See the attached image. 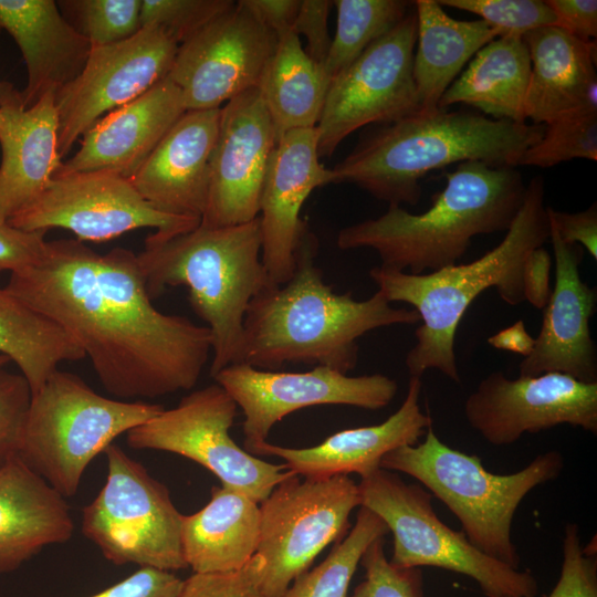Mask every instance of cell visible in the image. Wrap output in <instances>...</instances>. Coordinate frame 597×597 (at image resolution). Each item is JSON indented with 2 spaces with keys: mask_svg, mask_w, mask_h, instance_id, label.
<instances>
[{
  "mask_svg": "<svg viewBox=\"0 0 597 597\" xmlns=\"http://www.w3.org/2000/svg\"><path fill=\"white\" fill-rule=\"evenodd\" d=\"M9 362L10 360L8 357L0 355V367H4V365H7Z\"/></svg>",
  "mask_w": 597,
  "mask_h": 597,
  "instance_id": "52",
  "label": "cell"
},
{
  "mask_svg": "<svg viewBox=\"0 0 597 597\" xmlns=\"http://www.w3.org/2000/svg\"><path fill=\"white\" fill-rule=\"evenodd\" d=\"M259 504L262 588L281 597L327 545L345 536L360 496L348 475L301 480L293 473Z\"/></svg>",
  "mask_w": 597,
  "mask_h": 597,
  "instance_id": "12",
  "label": "cell"
},
{
  "mask_svg": "<svg viewBox=\"0 0 597 597\" xmlns=\"http://www.w3.org/2000/svg\"><path fill=\"white\" fill-rule=\"evenodd\" d=\"M275 35L293 30L301 0H243Z\"/></svg>",
  "mask_w": 597,
  "mask_h": 597,
  "instance_id": "50",
  "label": "cell"
},
{
  "mask_svg": "<svg viewBox=\"0 0 597 597\" xmlns=\"http://www.w3.org/2000/svg\"><path fill=\"white\" fill-rule=\"evenodd\" d=\"M317 154L315 128L294 129L276 142L266 168L259 209L261 258L274 285L294 273L296 252L308 224L301 209L311 192L334 184Z\"/></svg>",
  "mask_w": 597,
  "mask_h": 597,
  "instance_id": "20",
  "label": "cell"
},
{
  "mask_svg": "<svg viewBox=\"0 0 597 597\" xmlns=\"http://www.w3.org/2000/svg\"><path fill=\"white\" fill-rule=\"evenodd\" d=\"M336 32L323 69L332 81L412 9L404 0H335Z\"/></svg>",
  "mask_w": 597,
  "mask_h": 597,
  "instance_id": "34",
  "label": "cell"
},
{
  "mask_svg": "<svg viewBox=\"0 0 597 597\" xmlns=\"http://www.w3.org/2000/svg\"><path fill=\"white\" fill-rule=\"evenodd\" d=\"M549 240L555 256L554 287L533 350L519 365L520 376L562 373L597 383V352L589 328L597 295L579 274L583 248L564 243L551 223Z\"/></svg>",
  "mask_w": 597,
  "mask_h": 597,
  "instance_id": "21",
  "label": "cell"
},
{
  "mask_svg": "<svg viewBox=\"0 0 597 597\" xmlns=\"http://www.w3.org/2000/svg\"><path fill=\"white\" fill-rule=\"evenodd\" d=\"M263 558L255 554L242 568L197 574L184 579L178 597H268L262 588Z\"/></svg>",
  "mask_w": 597,
  "mask_h": 597,
  "instance_id": "41",
  "label": "cell"
},
{
  "mask_svg": "<svg viewBox=\"0 0 597 597\" xmlns=\"http://www.w3.org/2000/svg\"><path fill=\"white\" fill-rule=\"evenodd\" d=\"M137 260L151 300L168 287H187L191 308L211 333V377L242 363L249 304L274 285L261 258L259 217L227 227L200 223L165 238L151 234Z\"/></svg>",
  "mask_w": 597,
  "mask_h": 597,
  "instance_id": "6",
  "label": "cell"
},
{
  "mask_svg": "<svg viewBox=\"0 0 597 597\" xmlns=\"http://www.w3.org/2000/svg\"><path fill=\"white\" fill-rule=\"evenodd\" d=\"M31 397L23 375L0 367V468L18 455Z\"/></svg>",
  "mask_w": 597,
  "mask_h": 597,
  "instance_id": "42",
  "label": "cell"
},
{
  "mask_svg": "<svg viewBox=\"0 0 597 597\" xmlns=\"http://www.w3.org/2000/svg\"><path fill=\"white\" fill-rule=\"evenodd\" d=\"M333 7V1L328 0H301L293 24V31L306 39L305 51L310 57L321 65L332 43L327 20Z\"/></svg>",
  "mask_w": 597,
  "mask_h": 597,
  "instance_id": "46",
  "label": "cell"
},
{
  "mask_svg": "<svg viewBox=\"0 0 597 597\" xmlns=\"http://www.w3.org/2000/svg\"><path fill=\"white\" fill-rule=\"evenodd\" d=\"M275 44V33L240 0L178 46L167 76L187 111L220 108L259 87Z\"/></svg>",
  "mask_w": 597,
  "mask_h": 597,
  "instance_id": "17",
  "label": "cell"
},
{
  "mask_svg": "<svg viewBox=\"0 0 597 597\" xmlns=\"http://www.w3.org/2000/svg\"><path fill=\"white\" fill-rule=\"evenodd\" d=\"M44 231H24L0 221V272L10 273L34 265L44 254Z\"/></svg>",
  "mask_w": 597,
  "mask_h": 597,
  "instance_id": "44",
  "label": "cell"
},
{
  "mask_svg": "<svg viewBox=\"0 0 597 597\" xmlns=\"http://www.w3.org/2000/svg\"><path fill=\"white\" fill-rule=\"evenodd\" d=\"M73 531L65 498L42 476L18 455L0 468V575L66 543Z\"/></svg>",
  "mask_w": 597,
  "mask_h": 597,
  "instance_id": "28",
  "label": "cell"
},
{
  "mask_svg": "<svg viewBox=\"0 0 597 597\" xmlns=\"http://www.w3.org/2000/svg\"><path fill=\"white\" fill-rule=\"evenodd\" d=\"M4 289L71 335L113 398L190 390L211 359L209 328L157 310L128 249L101 254L77 239L48 241Z\"/></svg>",
  "mask_w": 597,
  "mask_h": 597,
  "instance_id": "1",
  "label": "cell"
},
{
  "mask_svg": "<svg viewBox=\"0 0 597 597\" xmlns=\"http://www.w3.org/2000/svg\"><path fill=\"white\" fill-rule=\"evenodd\" d=\"M2 30L13 38L27 66L28 81L21 91L25 107L75 80L92 49L53 0H0Z\"/></svg>",
  "mask_w": 597,
  "mask_h": 597,
  "instance_id": "26",
  "label": "cell"
},
{
  "mask_svg": "<svg viewBox=\"0 0 597 597\" xmlns=\"http://www.w3.org/2000/svg\"><path fill=\"white\" fill-rule=\"evenodd\" d=\"M60 3L76 15L77 30L92 48L125 41L142 29V0H73Z\"/></svg>",
  "mask_w": 597,
  "mask_h": 597,
  "instance_id": "37",
  "label": "cell"
},
{
  "mask_svg": "<svg viewBox=\"0 0 597 597\" xmlns=\"http://www.w3.org/2000/svg\"><path fill=\"white\" fill-rule=\"evenodd\" d=\"M544 125L494 119L469 111L418 112L380 125L332 168L334 184L349 182L388 205L415 206L420 180L452 164L519 166Z\"/></svg>",
  "mask_w": 597,
  "mask_h": 597,
  "instance_id": "4",
  "label": "cell"
},
{
  "mask_svg": "<svg viewBox=\"0 0 597 597\" xmlns=\"http://www.w3.org/2000/svg\"><path fill=\"white\" fill-rule=\"evenodd\" d=\"M413 7L417 40L412 75L420 112L429 113L438 108L465 64L500 33L483 20L451 18L436 0H417Z\"/></svg>",
  "mask_w": 597,
  "mask_h": 597,
  "instance_id": "30",
  "label": "cell"
},
{
  "mask_svg": "<svg viewBox=\"0 0 597 597\" xmlns=\"http://www.w3.org/2000/svg\"><path fill=\"white\" fill-rule=\"evenodd\" d=\"M525 188L514 167L464 161L446 175V187L425 212L389 205L381 216L341 229L336 243L341 250L373 249L383 268L411 274L438 271L457 264L474 237L506 231Z\"/></svg>",
  "mask_w": 597,
  "mask_h": 597,
  "instance_id": "5",
  "label": "cell"
},
{
  "mask_svg": "<svg viewBox=\"0 0 597 597\" xmlns=\"http://www.w3.org/2000/svg\"><path fill=\"white\" fill-rule=\"evenodd\" d=\"M531 59L525 119L546 125L578 111L597 112L596 40L543 27L523 35Z\"/></svg>",
  "mask_w": 597,
  "mask_h": 597,
  "instance_id": "27",
  "label": "cell"
},
{
  "mask_svg": "<svg viewBox=\"0 0 597 597\" xmlns=\"http://www.w3.org/2000/svg\"><path fill=\"white\" fill-rule=\"evenodd\" d=\"M423 437L422 442L387 453L380 468L413 478L453 513L475 548L519 568L521 557L512 538L514 515L532 490L559 476L565 464L562 453L549 450L514 473L495 474L478 455L443 443L432 427Z\"/></svg>",
  "mask_w": 597,
  "mask_h": 597,
  "instance_id": "7",
  "label": "cell"
},
{
  "mask_svg": "<svg viewBox=\"0 0 597 597\" xmlns=\"http://www.w3.org/2000/svg\"><path fill=\"white\" fill-rule=\"evenodd\" d=\"M275 144L274 127L258 88L233 97L220 108L210 157L208 199L200 223L227 227L258 218Z\"/></svg>",
  "mask_w": 597,
  "mask_h": 597,
  "instance_id": "19",
  "label": "cell"
},
{
  "mask_svg": "<svg viewBox=\"0 0 597 597\" xmlns=\"http://www.w3.org/2000/svg\"><path fill=\"white\" fill-rule=\"evenodd\" d=\"M547 597H597L596 555L583 549L576 523L565 525L561 574Z\"/></svg>",
  "mask_w": 597,
  "mask_h": 597,
  "instance_id": "43",
  "label": "cell"
},
{
  "mask_svg": "<svg viewBox=\"0 0 597 597\" xmlns=\"http://www.w3.org/2000/svg\"><path fill=\"white\" fill-rule=\"evenodd\" d=\"M163 409L143 400L105 397L80 376L57 369L32 394L18 457L70 498L100 453Z\"/></svg>",
  "mask_w": 597,
  "mask_h": 597,
  "instance_id": "8",
  "label": "cell"
},
{
  "mask_svg": "<svg viewBox=\"0 0 597 597\" xmlns=\"http://www.w3.org/2000/svg\"><path fill=\"white\" fill-rule=\"evenodd\" d=\"M104 486L83 509L81 530L111 563L175 572L187 568L182 516L165 484L121 447L105 450Z\"/></svg>",
  "mask_w": 597,
  "mask_h": 597,
  "instance_id": "10",
  "label": "cell"
},
{
  "mask_svg": "<svg viewBox=\"0 0 597 597\" xmlns=\"http://www.w3.org/2000/svg\"><path fill=\"white\" fill-rule=\"evenodd\" d=\"M178 46L148 25L125 41L92 48L80 75L55 93L60 156L105 115L165 78Z\"/></svg>",
  "mask_w": 597,
  "mask_h": 597,
  "instance_id": "16",
  "label": "cell"
},
{
  "mask_svg": "<svg viewBox=\"0 0 597 597\" xmlns=\"http://www.w3.org/2000/svg\"><path fill=\"white\" fill-rule=\"evenodd\" d=\"M199 219L156 210L128 178L108 172L56 175L45 190L8 222L24 231L60 228L80 241H107L128 231L153 228L158 237L190 231Z\"/></svg>",
  "mask_w": 597,
  "mask_h": 597,
  "instance_id": "14",
  "label": "cell"
},
{
  "mask_svg": "<svg viewBox=\"0 0 597 597\" xmlns=\"http://www.w3.org/2000/svg\"><path fill=\"white\" fill-rule=\"evenodd\" d=\"M317 248L308 230L291 279L265 289L249 304L242 363L268 370L306 364L347 374L357 365L359 337L379 327L420 323L415 310L394 307L378 291L363 301L334 292L315 263Z\"/></svg>",
  "mask_w": 597,
  "mask_h": 597,
  "instance_id": "2",
  "label": "cell"
},
{
  "mask_svg": "<svg viewBox=\"0 0 597 597\" xmlns=\"http://www.w3.org/2000/svg\"><path fill=\"white\" fill-rule=\"evenodd\" d=\"M415 7L331 81L317 134L318 157H329L355 130L420 112L412 75Z\"/></svg>",
  "mask_w": 597,
  "mask_h": 597,
  "instance_id": "13",
  "label": "cell"
},
{
  "mask_svg": "<svg viewBox=\"0 0 597 597\" xmlns=\"http://www.w3.org/2000/svg\"><path fill=\"white\" fill-rule=\"evenodd\" d=\"M531 59L523 35L504 34L484 45L442 95L439 106L463 103L494 119L525 123Z\"/></svg>",
  "mask_w": 597,
  "mask_h": 597,
  "instance_id": "31",
  "label": "cell"
},
{
  "mask_svg": "<svg viewBox=\"0 0 597 597\" xmlns=\"http://www.w3.org/2000/svg\"><path fill=\"white\" fill-rule=\"evenodd\" d=\"M238 406L217 383L191 391L170 409L126 432L133 449L158 450L192 460L213 473L221 485L261 503L294 472L240 448L230 436Z\"/></svg>",
  "mask_w": 597,
  "mask_h": 597,
  "instance_id": "11",
  "label": "cell"
},
{
  "mask_svg": "<svg viewBox=\"0 0 597 597\" xmlns=\"http://www.w3.org/2000/svg\"><path fill=\"white\" fill-rule=\"evenodd\" d=\"M552 259L543 248L534 249L526 258L523 272V295L535 308H544L552 289L549 285Z\"/></svg>",
  "mask_w": 597,
  "mask_h": 597,
  "instance_id": "49",
  "label": "cell"
},
{
  "mask_svg": "<svg viewBox=\"0 0 597 597\" xmlns=\"http://www.w3.org/2000/svg\"><path fill=\"white\" fill-rule=\"evenodd\" d=\"M331 81L300 36L287 30L276 44L258 87L277 139L294 129L315 128Z\"/></svg>",
  "mask_w": 597,
  "mask_h": 597,
  "instance_id": "32",
  "label": "cell"
},
{
  "mask_svg": "<svg viewBox=\"0 0 597 597\" xmlns=\"http://www.w3.org/2000/svg\"><path fill=\"white\" fill-rule=\"evenodd\" d=\"M577 158L597 160V112L578 111L544 125L520 165L548 168Z\"/></svg>",
  "mask_w": 597,
  "mask_h": 597,
  "instance_id": "36",
  "label": "cell"
},
{
  "mask_svg": "<svg viewBox=\"0 0 597 597\" xmlns=\"http://www.w3.org/2000/svg\"><path fill=\"white\" fill-rule=\"evenodd\" d=\"M260 505L245 494L213 486L208 503L182 516L181 545L188 567L197 574L242 568L260 542Z\"/></svg>",
  "mask_w": 597,
  "mask_h": 597,
  "instance_id": "29",
  "label": "cell"
},
{
  "mask_svg": "<svg viewBox=\"0 0 597 597\" xmlns=\"http://www.w3.org/2000/svg\"><path fill=\"white\" fill-rule=\"evenodd\" d=\"M549 223L559 239L570 245H579L597 260V207L594 202L584 211L569 213L546 207Z\"/></svg>",
  "mask_w": 597,
  "mask_h": 597,
  "instance_id": "47",
  "label": "cell"
},
{
  "mask_svg": "<svg viewBox=\"0 0 597 597\" xmlns=\"http://www.w3.org/2000/svg\"><path fill=\"white\" fill-rule=\"evenodd\" d=\"M486 342L496 349L515 353L526 357L533 350L535 338L528 334L524 322L520 320L511 326L491 335Z\"/></svg>",
  "mask_w": 597,
  "mask_h": 597,
  "instance_id": "51",
  "label": "cell"
},
{
  "mask_svg": "<svg viewBox=\"0 0 597 597\" xmlns=\"http://www.w3.org/2000/svg\"><path fill=\"white\" fill-rule=\"evenodd\" d=\"M0 355L18 366L32 394L60 364L85 358L67 332L4 287H0Z\"/></svg>",
  "mask_w": 597,
  "mask_h": 597,
  "instance_id": "33",
  "label": "cell"
},
{
  "mask_svg": "<svg viewBox=\"0 0 597 597\" xmlns=\"http://www.w3.org/2000/svg\"><path fill=\"white\" fill-rule=\"evenodd\" d=\"M421 378L410 377L407 394L397 411L385 421L337 431L310 448H286L264 442L255 455L284 460L300 476L326 479L356 473L366 478L380 468L390 451L416 444L432 427L430 416L420 408Z\"/></svg>",
  "mask_w": 597,
  "mask_h": 597,
  "instance_id": "25",
  "label": "cell"
},
{
  "mask_svg": "<svg viewBox=\"0 0 597 597\" xmlns=\"http://www.w3.org/2000/svg\"><path fill=\"white\" fill-rule=\"evenodd\" d=\"M360 505L379 516L392 534L390 563L401 568L437 567L473 579L486 597H535L538 583L530 570L513 568L475 548L462 531L444 524L432 495L379 468L358 484Z\"/></svg>",
  "mask_w": 597,
  "mask_h": 597,
  "instance_id": "9",
  "label": "cell"
},
{
  "mask_svg": "<svg viewBox=\"0 0 597 597\" xmlns=\"http://www.w3.org/2000/svg\"><path fill=\"white\" fill-rule=\"evenodd\" d=\"M232 0H142L140 23L155 27L178 45L229 10Z\"/></svg>",
  "mask_w": 597,
  "mask_h": 597,
  "instance_id": "38",
  "label": "cell"
},
{
  "mask_svg": "<svg viewBox=\"0 0 597 597\" xmlns=\"http://www.w3.org/2000/svg\"><path fill=\"white\" fill-rule=\"evenodd\" d=\"M549 239L544 206V180L534 177L502 241L479 259L438 271L411 274L383 266L369 271L378 292L389 302L411 305L420 316L416 343L405 364L410 377L437 369L454 383L460 374L454 337L470 304L485 290L495 287L500 297L516 306L524 301L522 272L527 255Z\"/></svg>",
  "mask_w": 597,
  "mask_h": 597,
  "instance_id": "3",
  "label": "cell"
},
{
  "mask_svg": "<svg viewBox=\"0 0 597 597\" xmlns=\"http://www.w3.org/2000/svg\"><path fill=\"white\" fill-rule=\"evenodd\" d=\"M464 416L472 429L496 447L559 425L596 434L597 383L562 373L510 379L493 371L465 399Z\"/></svg>",
  "mask_w": 597,
  "mask_h": 597,
  "instance_id": "18",
  "label": "cell"
},
{
  "mask_svg": "<svg viewBox=\"0 0 597 597\" xmlns=\"http://www.w3.org/2000/svg\"><path fill=\"white\" fill-rule=\"evenodd\" d=\"M442 7L464 10L481 17L501 35L517 34L555 25V14L541 0H438Z\"/></svg>",
  "mask_w": 597,
  "mask_h": 597,
  "instance_id": "39",
  "label": "cell"
},
{
  "mask_svg": "<svg viewBox=\"0 0 597 597\" xmlns=\"http://www.w3.org/2000/svg\"><path fill=\"white\" fill-rule=\"evenodd\" d=\"M220 108L186 111L129 179L156 210L201 220Z\"/></svg>",
  "mask_w": 597,
  "mask_h": 597,
  "instance_id": "22",
  "label": "cell"
},
{
  "mask_svg": "<svg viewBox=\"0 0 597 597\" xmlns=\"http://www.w3.org/2000/svg\"><path fill=\"white\" fill-rule=\"evenodd\" d=\"M558 27L582 41H595L597 36L596 0H547Z\"/></svg>",
  "mask_w": 597,
  "mask_h": 597,
  "instance_id": "48",
  "label": "cell"
},
{
  "mask_svg": "<svg viewBox=\"0 0 597 597\" xmlns=\"http://www.w3.org/2000/svg\"><path fill=\"white\" fill-rule=\"evenodd\" d=\"M384 538L374 541L364 552L359 565L365 569V578L352 597H425L421 569L392 565L386 557Z\"/></svg>",
  "mask_w": 597,
  "mask_h": 597,
  "instance_id": "40",
  "label": "cell"
},
{
  "mask_svg": "<svg viewBox=\"0 0 597 597\" xmlns=\"http://www.w3.org/2000/svg\"><path fill=\"white\" fill-rule=\"evenodd\" d=\"M212 378L242 410L244 450L253 455L275 423L296 410L322 405L377 410L388 406L398 391L397 383L386 375L348 376L325 366L292 373L238 363Z\"/></svg>",
  "mask_w": 597,
  "mask_h": 597,
  "instance_id": "15",
  "label": "cell"
},
{
  "mask_svg": "<svg viewBox=\"0 0 597 597\" xmlns=\"http://www.w3.org/2000/svg\"><path fill=\"white\" fill-rule=\"evenodd\" d=\"M388 532L379 516L359 506L349 533L332 548L324 561L298 576L281 597H347L364 552Z\"/></svg>",
  "mask_w": 597,
  "mask_h": 597,
  "instance_id": "35",
  "label": "cell"
},
{
  "mask_svg": "<svg viewBox=\"0 0 597 597\" xmlns=\"http://www.w3.org/2000/svg\"><path fill=\"white\" fill-rule=\"evenodd\" d=\"M182 584L174 572L139 567L125 579L88 597H178Z\"/></svg>",
  "mask_w": 597,
  "mask_h": 597,
  "instance_id": "45",
  "label": "cell"
},
{
  "mask_svg": "<svg viewBox=\"0 0 597 597\" xmlns=\"http://www.w3.org/2000/svg\"><path fill=\"white\" fill-rule=\"evenodd\" d=\"M55 92L25 107L21 92L0 82V221L39 197L59 174Z\"/></svg>",
  "mask_w": 597,
  "mask_h": 597,
  "instance_id": "23",
  "label": "cell"
},
{
  "mask_svg": "<svg viewBox=\"0 0 597 597\" xmlns=\"http://www.w3.org/2000/svg\"><path fill=\"white\" fill-rule=\"evenodd\" d=\"M186 111L179 88L166 76L92 126L59 174L108 172L130 179Z\"/></svg>",
  "mask_w": 597,
  "mask_h": 597,
  "instance_id": "24",
  "label": "cell"
}]
</instances>
